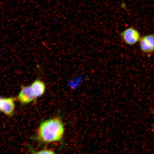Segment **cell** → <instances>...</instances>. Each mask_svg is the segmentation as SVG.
<instances>
[{"instance_id":"10","label":"cell","mask_w":154,"mask_h":154,"mask_svg":"<svg viewBox=\"0 0 154 154\" xmlns=\"http://www.w3.org/2000/svg\"><path fill=\"white\" fill-rule=\"evenodd\" d=\"M1 49H0V54H1Z\"/></svg>"},{"instance_id":"8","label":"cell","mask_w":154,"mask_h":154,"mask_svg":"<svg viewBox=\"0 0 154 154\" xmlns=\"http://www.w3.org/2000/svg\"><path fill=\"white\" fill-rule=\"evenodd\" d=\"M120 7L123 9H125L127 7V5L125 2H123L120 4Z\"/></svg>"},{"instance_id":"2","label":"cell","mask_w":154,"mask_h":154,"mask_svg":"<svg viewBox=\"0 0 154 154\" xmlns=\"http://www.w3.org/2000/svg\"><path fill=\"white\" fill-rule=\"evenodd\" d=\"M122 40L126 44L132 45L139 41L140 35L135 28L131 27L127 28L119 34Z\"/></svg>"},{"instance_id":"6","label":"cell","mask_w":154,"mask_h":154,"mask_svg":"<svg viewBox=\"0 0 154 154\" xmlns=\"http://www.w3.org/2000/svg\"><path fill=\"white\" fill-rule=\"evenodd\" d=\"M31 86L36 98L41 96L44 93L46 89L45 84L38 79L34 81Z\"/></svg>"},{"instance_id":"1","label":"cell","mask_w":154,"mask_h":154,"mask_svg":"<svg viewBox=\"0 0 154 154\" xmlns=\"http://www.w3.org/2000/svg\"><path fill=\"white\" fill-rule=\"evenodd\" d=\"M64 133L62 121L58 117L52 118L42 122L38 128L36 137L42 142L49 143L62 139Z\"/></svg>"},{"instance_id":"4","label":"cell","mask_w":154,"mask_h":154,"mask_svg":"<svg viewBox=\"0 0 154 154\" xmlns=\"http://www.w3.org/2000/svg\"><path fill=\"white\" fill-rule=\"evenodd\" d=\"M15 98L0 97V112L7 115H13L15 108Z\"/></svg>"},{"instance_id":"9","label":"cell","mask_w":154,"mask_h":154,"mask_svg":"<svg viewBox=\"0 0 154 154\" xmlns=\"http://www.w3.org/2000/svg\"><path fill=\"white\" fill-rule=\"evenodd\" d=\"M153 130L154 132V125L153 126Z\"/></svg>"},{"instance_id":"11","label":"cell","mask_w":154,"mask_h":154,"mask_svg":"<svg viewBox=\"0 0 154 154\" xmlns=\"http://www.w3.org/2000/svg\"><path fill=\"white\" fill-rule=\"evenodd\" d=\"M153 113L154 114V111H153Z\"/></svg>"},{"instance_id":"7","label":"cell","mask_w":154,"mask_h":154,"mask_svg":"<svg viewBox=\"0 0 154 154\" xmlns=\"http://www.w3.org/2000/svg\"><path fill=\"white\" fill-rule=\"evenodd\" d=\"M33 152V154H56L54 151L49 149H44Z\"/></svg>"},{"instance_id":"3","label":"cell","mask_w":154,"mask_h":154,"mask_svg":"<svg viewBox=\"0 0 154 154\" xmlns=\"http://www.w3.org/2000/svg\"><path fill=\"white\" fill-rule=\"evenodd\" d=\"M139 42L141 50L143 52L150 54L154 52V34H148L141 37Z\"/></svg>"},{"instance_id":"5","label":"cell","mask_w":154,"mask_h":154,"mask_svg":"<svg viewBox=\"0 0 154 154\" xmlns=\"http://www.w3.org/2000/svg\"><path fill=\"white\" fill-rule=\"evenodd\" d=\"M36 98L31 86L21 87L17 96V99L22 104H27L33 101Z\"/></svg>"}]
</instances>
